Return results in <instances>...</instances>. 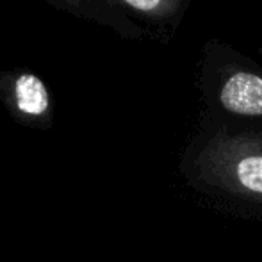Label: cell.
Masks as SVG:
<instances>
[{"instance_id":"cell-1","label":"cell","mask_w":262,"mask_h":262,"mask_svg":"<svg viewBox=\"0 0 262 262\" xmlns=\"http://www.w3.org/2000/svg\"><path fill=\"white\" fill-rule=\"evenodd\" d=\"M220 100L230 113L245 116H262V77L237 72L227 79Z\"/></svg>"},{"instance_id":"cell-2","label":"cell","mask_w":262,"mask_h":262,"mask_svg":"<svg viewBox=\"0 0 262 262\" xmlns=\"http://www.w3.org/2000/svg\"><path fill=\"white\" fill-rule=\"evenodd\" d=\"M9 100L18 116L45 120L50 114V95L45 82L34 73H20L9 88Z\"/></svg>"},{"instance_id":"cell-3","label":"cell","mask_w":262,"mask_h":262,"mask_svg":"<svg viewBox=\"0 0 262 262\" xmlns=\"http://www.w3.org/2000/svg\"><path fill=\"white\" fill-rule=\"evenodd\" d=\"M237 179L246 189L262 193V156H250L239 161Z\"/></svg>"},{"instance_id":"cell-4","label":"cell","mask_w":262,"mask_h":262,"mask_svg":"<svg viewBox=\"0 0 262 262\" xmlns=\"http://www.w3.org/2000/svg\"><path fill=\"white\" fill-rule=\"evenodd\" d=\"M121 2L127 4V6L132 7L134 11H139V13L156 14L166 6L168 0H121Z\"/></svg>"},{"instance_id":"cell-5","label":"cell","mask_w":262,"mask_h":262,"mask_svg":"<svg viewBox=\"0 0 262 262\" xmlns=\"http://www.w3.org/2000/svg\"><path fill=\"white\" fill-rule=\"evenodd\" d=\"M59 2H70V4H77V2H80V0H59Z\"/></svg>"}]
</instances>
